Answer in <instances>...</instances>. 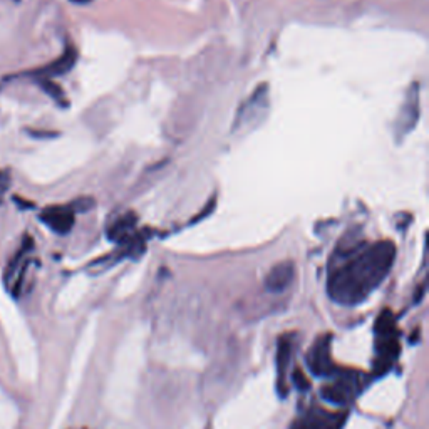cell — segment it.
<instances>
[{"label": "cell", "instance_id": "5b68a950", "mask_svg": "<svg viewBox=\"0 0 429 429\" xmlns=\"http://www.w3.org/2000/svg\"><path fill=\"white\" fill-rule=\"evenodd\" d=\"M331 336L326 334V336H321L319 339L314 342L312 349L309 351L307 354V364L309 369L314 376L317 378H331L336 371V367L332 364V357H331Z\"/></svg>", "mask_w": 429, "mask_h": 429}, {"label": "cell", "instance_id": "9c48e42d", "mask_svg": "<svg viewBox=\"0 0 429 429\" xmlns=\"http://www.w3.org/2000/svg\"><path fill=\"white\" fill-rule=\"evenodd\" d=\"M292 361V337L284 336L279 339L277 347V389L280 398H285L289 393L287 371Z\"/></svg>", "mask_w": 429, "mask_h": 429}, {"label": "cell", "instance_id": "ba28073f", "mask_svg": "<svg viewBox=\"0 0 429 429\" xmlns=\"http://www.w3.org/2000/svg\"><path fill=\"white\" fill-rule=\"evenodd\" d=\"M295 265L294 262L284 260L275 264L265 277V289L270 294H282L294 284Z\"/></svg>", "mask_w": 429, "mask_h": 429}, {"label": "cell", "instance_id": "7a4b0ae2", "mask_svg": "<svg viewBox=\"0 0 429 429\" xmlns=\"http://www.w3.org/2000/svg\"><path fill=\"white\" fill-rule=\"evenodd\" d=\"M267 113H269V88L267 84H262L238 108L233 121V133L255 130L264 121Z\"/></svg>", "mask_w": 429, "mask_h": 429}, {"label": "cell", "instance_id": "5bb4252c", "mask_svg": "<svg viewBox=\"0 0 429 429\" xmlns=\"http://www.w3.org/2000/svg\"><path fill=\"white\" fill-rule=\"evenodd\" d=\"M9 188H11V175L7 171H0V202L6 197Z\"/></svg>", "mask_w": 429, "mask_h": 429}, {"label": "cell", "instance_id": "4fadbf2b", "mask_svg": "<svg viewBox=\"0 0 429 429\" xmlns=\"http://www.w3.org/2000/svg\"><path fill=\"white\" fill-rule=\"evenodd\" d=\"M292 379H294L295 389L302 391V393H304V391H309V389H311V383H309V379L305 378L304 373H302V371H300V369L295 371Z\"/></svg>", "mask_w": 429, "mask_h": 429}, {"label": "cell", "instance_id": "277c9868", "mask_svg": "<svg viewBox=\"0 0 429 429\" xmlns=\"http://www.w3.org/2000/svg\"><path fill=\"white\" fill-rule=\"evenodd\" d=\"M331 383L326 384L321 391V398L329 404L336 406H347L352 399L361 393V376L359 374H337Z\"/></svg>", "mask_w": 429, "mask_h": 429}, {"label": "cell", "instance_id": "7c38bea8", "mask_svg": "<svg viewBox=\"0 0 429 429\" xmlns=\"http://www.w3.org/2000/svg\"><path fill=\"white\" fill-rule=\"evenodd\" d=\"M39 86L42 88V91H44V93L47 94V96L54 99V101L59 104V106H63V108L69 106L68 96L64 94L63 88H61L59 84H56L54 81H52V79H39Z\"/></svg>", "mask_w": 429, "mask_h": 429}, {"label": "cell", "instance_id": "52a82bcc", "mask_svg": "<svg viewBox=\"0 0 429 429\" xmlns=\"http://www.w3.org/2000/svg\"><path fill=\"white\" fill-rule=\"evenodd\" d=\"M41 222L57 235H68L74 227L76 213L69 207H47L39 214Z\"/></svg>", "mask_w": 429, "mask_h": 429}, {"label": "cell", "instance_id": "3957f363", "mask_svg": "<svg viewBox=\"0 0 429 429\" xmlns=\"http://www.w3.org/2000/svg\"><path fill=\"white\" fill-rule=\"evenodd\" d=\"M419 116H421V88H419V83H413L406 91L401 109H399L398 118L394 121L396 141L403 143L416 130Z\"/></svg>", "mask_w": 429, "mask_h": 429}, {"label": "cell", "instance_id": "30bf717a", "mask_svg": "<svg viewBox=\"0 0 429 429\" xmlns=\"http://www.w3.org/2000/svg\"><path fill=\"white\" fill-rule=\"evenodd\" d=\"M76 61H78V51H76L73 46H69L68 49L64 51V54L57 57L54 63L37 69L32 76H36V78L39 79H52V78H57V76L68 74L76 66Z\"/></svg>", "mask_w": 429, "mask_h": 429}, {"label": "cell", "instance_id": "8fae6325", "mask_svg": "<svg viewBox=\"0 0 429 429\" xmlns=\"http://www.w3.org/2000/svg\"><path fill=\"white\" fill-rule=\"evenodd\" d=\"M136 222H138V217L135 213H125L108 228V238L116 243L128 242L130 238H133L131 235L136 228Z\"/></svg>", "mask_w": 429, "mask_h": 429}, {"label": "cell", "instance_id": "8992f818", "mask_svg": "<svg viewBox=\"0 0 429 429\" xmlns=\"http://www.w3.org/2000/svg\"><path fill=\"white\" fill-rule=\"evenodd\" d=\"M346 423V413H327L314 408L305 416L297 419L292 429H342Z\"/></svg>", "mask_w": 429, "mask_h": 429}, {"label": "cell", "instance_id": "6da1fadb", "mask_svg": "<svg viewBox=\"0 0 429 429\" xmlns=\"http://www.w3.org/2000/svg\"><path fill=\"white\" fill-rule=\"evenodd\" d=\"M394 260L396 245L391 240L342 243L329 269V297L347 307L362 304L388 279Z\"/></svg>", "mask_w": 429, "mask_h": 429}, {"label": "cell", "instance_id": "9a60e30c", "mask_svg": "<svg viewBox=\"0 0 429 429\" xmlns=\"http://www.w3.org/2000/svg\"><path fill=\"white\" fill-rule=\"evenodd\" d=\"M93 205H94V202L91 198H81V200H78V202H74L73 205H71V208L74 210V213L76 212H88Z\"/></svg>", "mask_w": 429, "mask_h": 429}, {"label": "cell", "instance_id": "e0dca14e", "mask_svg": "<svg viewBox=\"0 0 429 429\" xmlns=\"http://www.w3.org/2000/svg\"><path fill=\"white\" fill-rule=\"evenodd\" d=\"M16 2H19V0H16Z\"/></svg>", "mask_w": 429, "mask_h": 429}, {"label": "cell", "instance_id": "2e32d148", "mask_svg": "<svg viewBox=\"0 0 429 429\" xmlns=\"http://www.w3.org/2000/svg\"><path fill=\"white\" fill-rule=\"evenodd\" d=\"M74 4H79V6H84V4H89V2H93V0H73Z\"/></svg>", "mask_w": 429, "mask_h": 429}]
</instances>
